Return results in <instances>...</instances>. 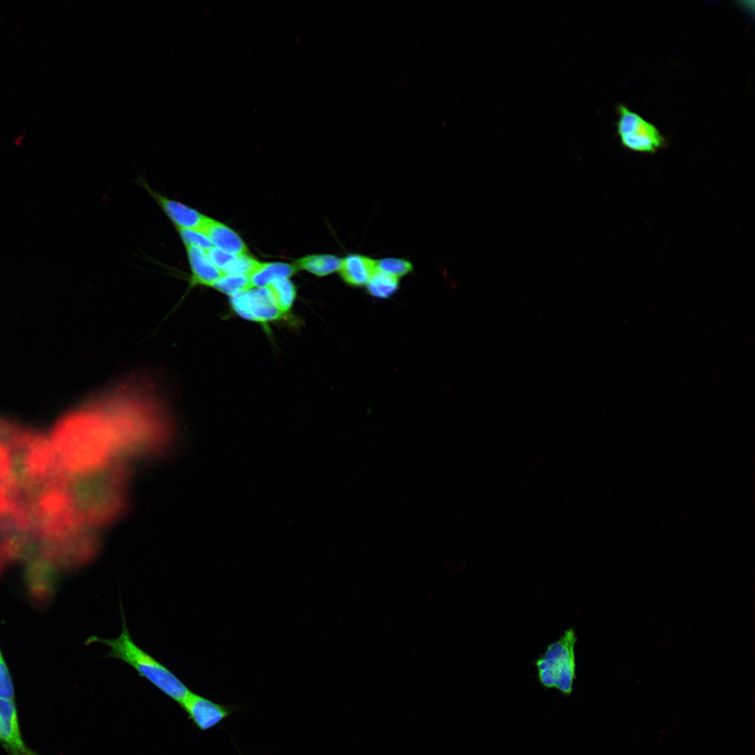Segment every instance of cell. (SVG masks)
<instances>
[{"label":"cell","mask_w":755,"mask_h":755,"mask_svg":"<svg viewBox=\"0 0 755 755\" xmlns=\"http://www.w3.org/2000/svg\"><path fill=\"white\" fill-rule=\"evenodd\" d=\"M617 134L626 150L642 154H654L665 143L659 129L636 112L620 105L617 108Z\"/></svg>","instance_id":"5b68a950"},{"label":"cell","mask_w":755,"mask_h":755,"mask_svg":"<svg viewBox=\"0 0 755 755\" xmlns=\"http://www.w3.org/2000/svg\"><path fill=\"white\" fill-rule=\"evenodd\" d=\"M0 653H1V650H0Z\"/></svg>","instance_id":"44dd1931"},{"label":"cell","mask_w":755,"mask_h":755,"mask_svg":"<svg viewBox=\"0 0 755 755\" xmlns=\"http://www.w3.org/2000/svg\"><path fill=\"white\" fill-rule=\"evenodd\" d=\"M180 706L201 731L214 728L236 710L234 706L215 703L192 691Z\"/></svg>","instance_id":"52a82bcc"},{"label":"cell","mask_w":755,"mask_h":755,"mask_svg":"<svg viewBox=\"0 0 755 755\" xmlns=\"http://www.w3.org/2000/svg\"><path fill=\"white\" fill-rule=\"evenodd\" d=\"M0 742L9 755H39L22 739L14 700L0 698Z\"/></svg>","instance_id":"9c48e42d"},{"label":"cell","mask_w":755,"mask_h":755,"mask_svg":"<svg viewBox=\"0 0 755 755\" xmlns=\"http://www.w3.org/2000/svg\"><path fill=\"white\" fill-rule=\"evenodd\" d=\"M267 287L278 308L285 315L292 308L296 297L294 285L289 278H282L271 282Z\"/></svg>","instance_id":"2e32d148"},{"label":"cell","mask_w":755,"mask_h":755,"mask_svg":"<svg viewBox=\"0 0 755 755\" xmlns=\"http://www.w3.org/2000/svg\"><path fill=\"white\" fill-rule=\"evenodd\" d=\"M202 231L213 247L233 254H247V247L243 240L225 224L210 218Z\"/></svg>","instance_id":"7c38bea8"},{"label":"cell","mask_w":755,"mask_h":755,"mask_svg":"<svg viewBox=\"0 0 755 755\" xmlns=\"http://www.w3.org/2000/svg\"><path fill=\"white\" fill-rule=\"evenodd\" d=\"M139 184L149 193L176 229L202 231L210 217L180 201L171 199L153 189L143 178Z\"/></svg>","instance_id":"ba28073f"},{"label":"cell","mask_w":755,"mask_h":755,"mask_svg":"<svg viewBox=\"0 0 755 755\" xmlns=\"http://www.w3.org/2000/svg\"><path fill=\"white\" fill-rule=\"evenodd\" d=\"M575 645V631L568 628L537 659L538 677L543 686L571 692L576 677Z\"/></svg>","instance_id":"277c9868"},{"label":"cell","mask_w":755,"mask_h":755,"mask_svg":"<svg viewBox=\"0 0 755 755\" xmlns=\"http://www.w3.org/2000/svg\"><path fill=\"white\" fill-rule=\"evenodd\" d=\"M377 268L396 278L405 276L413 270L410 261L404 258L386 257L376 261Z\"/></svg>","instance_id":"ac0fdd59"},{"label":"cell","mask_w":755,"mask_h":755,"mask_svg":"<svg viewBox=\"0 0 755 755\" xmlns=\"http://www.w3.org/2000/svg\"><path fill=\"white\" fill-rule=\"evenodd\" d=\"M210 287L230 297L252 288L249 275L235 273L222 274Z\"/></svg>","instance_id":"e0dca14e"},{"label":"cell","mask_w":755,"mask_h":755,"mask_svg":"<svg viewBox=\"0 0 755 755\" xmlns=\"http://www.w3.org/2000/svg\"><path fill=\"white\" fill-rule=\"evenodd\" d=\"M122 629L120 635L113 639L91 636L87 643H102L110 648L108 656L121 660L134 668L165 695L179 703L192 691L169 669L139 647L131 638L122 610Z\"/></svg>","instance_id":"3957f363"},{"label":"cell","mask_w":755,"mask_h":755,"mask_svg":"<svg viewBox=\"0 0 755 755\" xmlns=\"http://www.w3.org/2000/svg\"><path fill=\"white\" fill-rule=\"evenodd\" d=\"M342 259L332 254H312L296 261V268L317 276H326L339 270Z\"/></svg>","instance_id":"5bb4252c"},{"label":"cell","mask_w":755,"mask_h":755,"mask_svg":"<svg viewBox=\"0 0 755 755\" xmlns=\"http://www.w3.org/2000/svg\"><path fill=\"white\" fill-rule=\"evenodd\" d=\"M376 269V260L364 254L353 253L342 259L338 271L347 285L360 287L367 284Z\"/></svg>","instance_id":"8fae6325"},{"label":"cell","mask_w":755,"mask_h":755,"mask_svg":"<svg viewBox=\"0 0 755 755\" xmlns=\"http://www.w3.org/2000/svg\"><path fill=\"white\" fill-rule=\"evenodd\" d=\"M295 265L286 263H259L250 275L252 287H267L271 282L282 278H289L296 271Z\"/></svg>","instance_id":"4fadbf2b"},{"label":"cell","mask_w":755,"mask_h":755,"mask_svg":"<svg viewBox=\"0 0 755 755\" xmlns=\"http://www.w3.org/2000/svg\"><path fill=\"white\" fill-rule=\"evenodd\" d=\"M230 304L242 318L259 323L266 324L284 316L267 287H252L232 296Z\"/></svg>","instance_id":"8992f818"},{"label":"cell","mask_w":755,"mask_h":755,"mask_svg":"<svg viewBox=\"0 0 755 755\" xmlns=\"http://www.w3.org/2000/svg\"><path fill=\"white\" fill-rule=\"evenodd\" d=\"M366 285L371 296L386 299L396 292L399 282L398 278L377 268Z\"/></svg>","instance_id":"9a60e30c"},{"label":"cell","mask_w":755,"mask_h":755,"mask_svg":"<svg viewBox=\"0 0 755 755\" xmlns=\"http://www.w3.org/2000/svg\"><path fill=\"white\" fill-rule=\"evenodd\" d=\"M184 245L194 246L208 251L213 246L208 236L196 229H176Z\"/></svg>","instance_id":"d6986e66"},{"label":"cell","mask_w":755,"mask_h":755,"mask_svg":"<svg viewBox=\"0 0 755 755\" xmlns=\"http://www.w3.org/2000/svg\"><path fill=\"white\" fill-rule=\"evenodd\" d=\"M0 698L15 700L12 678L1 653H0Z\"/></svg>","instance_id":"ffe728a7"},{"label":"cell","mask_w":755,"mask_h":755,"mask_svg":"<svg viewBox=\"0 0 755 755\" xmlns=\"http://www.w3.org/2000/svg\"><path fill=\"white\" fill-rule=\"evenodd\" d=\"M185 250L192 274L190 287H210L222 273L213 264L206 250L194 246H187Z\"/></svg>","instance_id":"30bf717a"},{"label":"cell","mask_w":755,"mask_h":755,"mask_svg":"<svg viewBox=\"0 0 755 755\" xmlns=\"http://www.w3.org/2000/svg\"><path fill=\"white\" fill-rule=\"evenodd\" d=\"M125 462L113 463L96 471L62 477L76 511L89 526L97 528L116 520L127 503Z\"/></svg>","instance_id":"7a4b0ae2"},{"label":"cell","mask_w":755,"mask_h":755,"mask_svg":"<svg viewBox=\"0 0 755 755\" xmlns=\"http://www.w3.org/2000/svg\"><path fill=\"white\" fill-rule=\"evenodd\" d=\"M50 440L60 477L85 475L122 461L110 427L89 418L66 419Z\"/></svg>","instance_id":"6da1fadb"}]
</instances>
